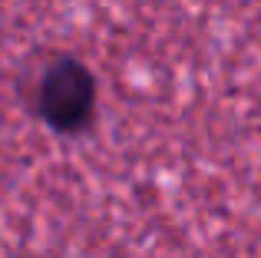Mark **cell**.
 I'll use <instances>...</instances> for the list:
<instances>
[{
	"instance_id": "1",
	"label": "cell",
	"mask_w": 261,
	"mask_h": 258,
	"mask_svg": "<svg viewBox=\"0 0 261 258\" xmlns=\"http://www.w3.org/2000/svg\"><path fill=\"white\" fill-rule=\"evenodd\" d=\"M96 99V86L86 66L76 60H60L50 66L40 83V113L60 133H73L89 119Z\"/></svg>"
}]
</instances>
